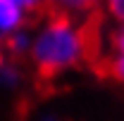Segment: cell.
<instances>
[{"label":"cell","instance_id":"obj_1","mask_svg":"<svg viewBox=\"0 0 124 121\" xmlns=\"http://www.w3.org/2000/svg\"><path fill=\"white\" fill-rule=\"evenodd\" d=\"M103 14V7L93 10L86 17H72L48 10V14L38 21L41 29L36 31L26 50L31 76L41 90H46L62 74L88 64L91 45Z\"/></svg>","mask_w":124,"mask_h":121},{"label":"cell","instance_id":"obj_2","mask_svg":"<svg viewBox=\"0 0 124 121\" xmlns=\"http://www.w3.org/2000/svg\"><path fill=\"white\" fill-rule=\"evenodd\" d=\"M88 69L100 78H112L124 86V24L110 26L108 21L98 52Z\"/></svg>","mask_w":124,"mask_h":121},{"label":"cell","instance_id":"obj_3","mask_svg":"<svg viewBox=\"0 0 124 121\" xmlns=\"http://www.w3.org/2000/svg\"><path fill=\"white\" fill-rule=\"evenodd\" d=\"M26 24H29L26 12L19 7L17 0H0V40L26 29Z\"/></svg>","mask_w":124,"mask_h":121},{"label":"cell","instance_id":"obj_4","mask_svg":"<svg viewBox=\"0 0 124 121\" xmlns=\"http://www.w3.org/2000/svg\"><path fill=\"white\" fill-rule=\"evenodd\" d=\"M17 2H19V7L26 12L29 26H36V24L48 14V0H17Z\"/></svg>","mask_w":124,"mask_h":121},{"label":"cell","instance_id":"obj_5","mask_svg":"<svg viewBox=\"0 0 124 121\" xmlns=\"http://www.w3.org/2000/svg\"><path fill=\"white\" fill-rule=\"evenodd\" d=\"M105 14L115 19L117 24H124V0H105Z\"/></svg>","mask_w":124,"mask_h":121},{"label":"cell","instance_id":"obj_6","mask_svg":"<svg viewBox=\"0 0 124 121\" xmlns=\"http://www.w3.org/2000/svg\"><path fill=\"white\" fill-rule=\"evenodd\" d=\"M81 2H84L88 10H98V7H103V5H100V0H81Z\"/></svg>","mask_w":124,"mask_h":121},{"label":"cell","instance_id":"obj_7","mask_svg":"<svg viewBox=\"0 0 124 121\" xmlns=\"http://www.w3.org/2000/svg\"><path fill=\"white\" fill-rule=\"evenodd\" d=\"M5 67V50H2V43H0V69Z\"/></svg>","mask_w":124,"mask_h":121},{"label":"cell","instance_id":"obj_8","mask_svg":"<svg viewBox=\"0 0 124 121\" xmlns=\"http://www.w3.org/2000/svg\"><path fill=\"white\" fill-rule=\"evenodd\" d=\"M46 121H55V119H46Z\"/></svg>","mask_w":124,"mask_h":121}]
</instances>
